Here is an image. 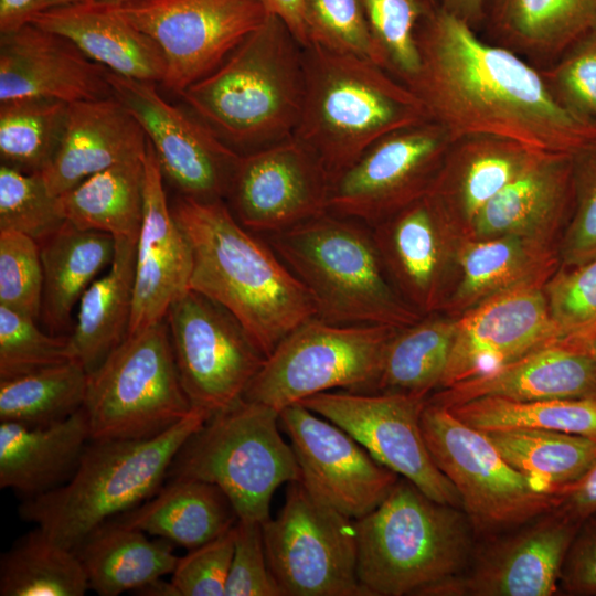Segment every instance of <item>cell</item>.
<instances>
[{
	"mask_svg": "<svg viewBox=\"0 0 596 596\" xmlns=\"http://www.w3.org/2000/svg\"><path fill=\"white\" fill-rule=\"evenodd\" d=\"M136 593L146 596H178V593L171 581L166 582L162 579V577L140 587L136 590Z\"/></svg>",
	"mask_w": 596,
	"mask_h": 596,
	"instance_id": "obj_59",
	"label": "cell"
},
{
	"mask_svg": "<svg viewBox=\"0 0 596 596\" xmlns=\"http://www.w3.org/2000/svg\"><path fill=\"white\" fill-rule=\"evenodd\" d=\"M166 321L191 408L211 417L242 400L266 360L243 324L192 289L170 306Z\"/></svg>",
	"mask_w": 596,
	"mask_h": 596,
	"instance_id": "obj_13",
	"label": "cell"
},
{
	"mask_svg": "<svg viewBox=\"0 0 596 596\" xmlns=\"http://www.w3.org/2000/svg\"><path fill=\"white\" fill-rule=\"evenodd\" d=\"M556 342L544 287L497 297L457 319L439 389L489 373Z\"/></svg>",
	"mask_w": 596,
	"mask_h": 596,
	"instance_id": "obj_21",
	"label": "cell"
},
{
	"mask_svg": "<svg viewBox=\"0 0 596 596\" xmlns=\"http://www.w3.org/2000/svg\"><path fill=\"white\" fill-rule=\"evenodd\" d=\"M581 528L556 512L543 514L491 546L468 575L432 585L419 595H553L566 554Z\"/></svg>",
	"mask_w": 596,
	"mask_h": 596,
	"instance_id": "obj_22",
	"label": "cell"
},
{
	"mask_svg": "<svg viewBox=\"0 0 596 596\" xmlns=\"http://www.w3.org/2000/svg\"><path fill=\"white\" fill-rule=\"evenodd\" d=\"M447 408L482 432L541 428L596 439V394L535 402L482 397Z\"/></svg>",
	"mask_w": 596,
	"mask_h": 596,
	"instance_id": "obj_42",
	"label": "cell"
},
{
	"mask_svg": "<svg viewBox=\"0 0 596 596\" xmlns=\"http://www.w3.org/2000/svg\"><path fill=\"white\" fill-rule=\"evenodd\" d=\"M88 589L76 552L36 526L0 557L1 596H83Z\"/></svg>",
	"mask_w": 596,
	"mask_h": 596,
	"instance_id": "obj_40",
	"label": "cell"
},
{
	"mask_svg": "<svg viewBox=\"0 0 596 596\" xmlns=\"http://www.w3.org/2000/svg\"><path fill=\"white\" fill-rule=\"evenodd\" d=\"M233 550L232 529L179 557L170 579L178 596H225Z\"/></svg>",
	"mask_w": 596,
	"mask_h": 596,
	"instance_id": "obj_53",
	"label": "cell"
},
{
	"mask_svg": "<svg viewBox=\"0 0 596 596\" xmlns=\"http://www.w3.org/2000/svg\"><path fill=\"white\" fill-rule=\"evenodd\" d=\"M70 104L44 98L0 103L1 164L28 173H41L62 142Z\"/></svg>",
	"mask_w": 596,
	"mask_h": 596,
	"instance_id": "obj_43",
	"label": "cell"
},
{
	"mask_svg": "<svg viewBox=\"0 0 596 596\" xmlns=\"http://www.w3.org/2000/svg\"><path fill=\"white\" fill-rule=\"evenodd\" d=\"M490 0H439L438 7L477 30L486 21Z\"/></svg>",
	"mask_w": 596,
	"mask_h": 596,
	"instance_id": "obj_58",
	"label": "cell"
},
{
	"mask_svg": "<svg viewBox=\"0 0 596 596\" xmlns=\"http://www.w3.org/2000/svg\"><path fill=\"white\" fill-rule=\"evenodd\" d=\"M471 522L409 480L355 520L358 578L368 596L418 595L457 576L471 553Z\"/></svg>",
	"mask_w": 596,
	"mask_h": 596,
	"instance_id": "obj_7",
	"label": "cell"
},
{
	"mask_svg": "<svg viewBox=\"0 0 596 596\" xmlns=\"http://www.w3.org/2000/svg\"><path fill=\"white\" fill-rule=\"evenodd\" d=\"M590 351L594 354V356L596 358V339L590 344Z\"/></svg>",
	"mask_w": 596,
	"mask_h": 596,
	"instance_id": "obj_62",
	"label": "cell"
},
{
	"mask_svg": "<svg viewBox=\"0 0 596 596\" xmlns=\"http://www.w3.org/2000/svg\"><path fill=\"white\" fill-rule=\"evenodd\" d=\"M457 319L441 312L400 328L390 340L379 376L369 393L422 398L439 389L454 345Z\"/></svg>",
	"mask_w": 596,
	"mask_h": 596,
	"instance_id": "obj_38",
	"label": "cell"
},
{
	"mask_svg": "<svg viewBox=\"0 0 596 596\" xmlns=\"http://www.w3.org/2000/svg\"><path fill=\"white\" fill-rule=\"evenodd\" d=\"M43 267L41 316L52 333L70 326L74 306L95 276L110 265L115 238L103 232L83 230L68 221L40 244Z\"/></svg>",
	"mask_w": 596,
	"mask_h": 596,
	"instance_id": "obj_36",
	"label": "cell"
},
{
	"mask_svg": "<svg viewBox=\"0 0 596 596\" xmlns=\"http://www.w3.org/2000/svg\"><path fill=\"white\" fill-rule=\"evenodd\" d=\"M596 394L589 348L556 342L489 373L439 389L428 400L446 407L482 397L535 402Z\"/></svg>",
	"mask_w": 596,
	"mask_h": 596,
	"instance_id": "obj_26",
	"label": "cell"
},
{
	"mask_svg": "<svg viewBox=\"0 0 596 596\" xmlns=\"http://www.w3.org/2000/svg\"><path fill=\"white\" fill-rule=\"evenodd\" d=\"M171 211L192 247L190 288L230 311L266 358L288 333L316 317L304 284L268 242L235 219L224 200L180 195Z\"/></svg>",
	"mask_w": 596,
	"mask_h": 596,
	"instance_id": "obj_2",
	"label": "cell"
},
{
	"mask_svg": "<svg viewBox=\"0 0 596 596\" xmlns=\"http://www.w3.org/2000/svg\"><path fill=\"white\" fill-rule=\"evenodd\" d=\"M327 212L268 243L309 291L316 317L337 324L411 326L424 316L393 285L372 228Z\"/></svg>",
	"mask_w": 596,
	"mask_h": 596,
	"instance_id": "obj_6",
	"label": "cell"
},
{
	"mask_svg": "<svg viewBox=\"0 0 596 596\" xmlns=\"http://www.w3.org/2000/svg\"><path fill=\"white\" fill-rule=\"evenodd\" d=\"M108 81L114 96L143 129L163 178L180 195L205 202L225 200L241 153L188 108L167 102L156 83L111 72Z\"/></svg>",
	"mask_w": 596,
	"mask_h": 596,
	"instance_id": "obj_16",
	"label": "cell"
},
{
	"mask_svg": "<svg viewBox=\"0 0 596 596\" xmlns=\"http://www.w3.org/2000/svg\"><path fill=\"white\" fill-rule=\"evenodd\" d=\"M84 1L88 0H41L36 12Z\"/></svg>",
	"mask_w": 596,
	"mask_h": 596,
	"instance_id": "obj_60",
	"label": "cell"
},
{
	"mask_svg": "<svg viewBox=\"0 0 596 596\" xmlns=\"http://www.w3.org/2000/svg\"><path fill=\"white\" fill-rule=\"evenodd\" d=\"M279 424L297 458L300 482L354 520L373 511L400 479L343 428L300 403L281 409Z\"/></svg>",
	"mask_w": 596,
	"mask_h": 596,
	"instance_id": "obj_19",
	"label": "cell"
},
{
	"mask_svg": "<svg viewBox=\"0 0 596 596\" xmlns=\"http://www.w3.org/2000/svg\"><path fill=\"white\" fill-rule=\"evenodd\" d=\"M433 1H434L435 3H437V4H438V2H439V0H433Z\"/></svg>",
	"mask_w": 596,
	"mask_h": 596,
	"instance_id": "obj_63",
	"label": "cell"
},
{
	"mask_svg": "<svg viewBox=\"0 0 596 596\" xmlns=\"http://www.w3.org/2000/svg\"><path fill=\"white\" fill-rule=\"evenodd\" d=\"M560 263V245L555 243L518 235L466 236L455 286L440 312L458 319L497 297L544 287Z\"/></svg>",
	"mask_w": 596,
	"mask_h": 596,
	"instance_id": "obj_25",
	"label": "cell"
},
{
	"mask_svg": "<svg viewBox=\"0 0 596 596\" xmlns=\"http://www.w3.org/2000/svg\"><path fill=\"white\" fill-rule=\"evenodd\" d=\"M305 95L294 137L331 180L385 135L429 119L415 93L371 60L304 47Z\"/></svg>",
	"mask_w": 596,
	"mask_h": 596,
	"instance_id": "obj_4",
	"label": "cell"
},
{
	"mask_svg": "<svg viewBox=\"0 0 596 596\" xmlns=\"http://www.w3.org/2000/svg\"><path fill=\"white\" fill-rule=\"evenodd\" d=\"M279 427L277 409L242 398L209 417L184 441L166 480L213 483L228 497L240 519L263 523L277 488L301 479Z\"/></svg>",
	"mask_w": 596,
	"mask_h": 596,
	"instance_id": "obj_8",
	"label": "cell"
},
{
	"mask_svg": "<svg viewBox=\"0 0 596 596\" xmlns=\"http://www.w3.org/2000/svg\"><path fill=\"white\" fill-rule=\"evenodd\" d=\"M42 297L39 243L20 232L0 230V305L38 320Z\"/></svg>",
	"mask_w": 596,
	"mask_h": 596,
	"instance_id": "obj_49",
	"label": "cell"
},
{
	"mask_svg": "<svg viewBox=\"0 0 596 596\" xmlns=\"http://www.w3.org/2000/svg\"><path fill=\"white\" fill-rule=\"evenodd\" d=\"M110 9L157 43L161 84L177 95L215 71L269 14L260 0H136Z\"/></svg>",
	"mask_w": 596,
	"mask_h": 596,
	"instance_id": "obj_14",
	"label": "cell"
},
{
	"mask_svg": "<svg viewBox=\"0 0 596 596\" xmlns=\"http://www.w3.org/2000/svg\"><path fill=\"white\" fill-rule=\"evenodd\" d=\"M74 551L89 589L99 596L136 592L171 574L179 558L168 541L150 540L143 531L115 520L92 532Z\"/></svg>",
	"mask_w": 596,
	"mask_h": 596,
	"instance_id": "obj_35",
	"label": "cell"
},
{
	"mask_svg": "<svg viewBox=\"0 0 596 596\" xmlns=\"http://www.w3.org/2000/svg\"><path fill=\"white\" fill-rule=\"evenodd\" d=\"M398 329L337 324L312 317L288 333L266 358L243 398L280 412L332 389L369 393L386 347Z\"/></svg>",
	"mask_w": 596,
	"mask_h": 596,
	"instance_id": "obj_10",
	"label": "cell"
},
{
	"mask_svg": "<svg viewBox=\"0 0 596 596\" xmlns=\"http://www.w3.org/2000/svg\"><path fill=\"white\" fill-rule=\"evenodd\" d=\"M65 221L60 196L51 193L41 173L0 166V230L20 232L40 244Z\"/></svg>",
	"mask_w": 596,
	"mask_h": 596,
	"instance_id": "obj_45",
	"label": "cell"
},
{
	"mask_svg": "<svg viewBox=\"0 0 596 596\" xmlns=\"http://www.w3.org/2000/svg\"><path fill=\"white\" fill-rule=\"evenodd\" d=\"M269 14L279 18L290 30L301 46L309 45L304 18V0H260Z\"/></svg>",
	"mask_w": 596,
	"mask_h": 596,
	"instance_id": "obj_56",
	"label": "cell"
},
{
	"mask_svg": "<svg viewBox=\"0 0 596 596\" xmlns=\"http://www.w3.org/2000/svg\"><path fill=\"white\" fill-rule=\"evenodd\" d=\"M573 156L544 153L491 199L467 237L518 235L560 245L573 206Z\"/></svg>",
	"mask_w": 596,
	"mask_h": 596,
	"instance_id": "obj_27",
	"label": "cell"
},
{
	"mask_svg": "<svg viewBox=\"0 0 596 596\" xmlns=\"http://www.w3.org/2000/svg\"><path fill=\"white\" fill-rule=\"evenodd\" d=\"M97 6L107 7V8H116L120 7L125 3L136 1V0H88Z\"/></svg>",
	"mask_w": 596,
	"mask_h": 596,
	"instance_id": "obj_61",
	"label": "cell"
},
{
	"mask_svg": "<svg viewBox=\"0 0 596 596\" xmlns=\"http://www.w3.org/2000/svg\"><path fill=\"white\" fill-rule=\"evenodd\" d=\"M560 342L589 348L596 339V257L562 268L544 286Z\"/></svg>",
	"mask_w": 596,
	"mask_h": 596,
	"instance_id": "obj_46",
	"label": "cell"
},
{
	"mask_svg": "<svg viewBox=\"0 0 596 596\" xmlns=\"http://www.w3.org/2000/svg\"><path fill=\"white\" fill-rule=\"evenodd\" d=\"M108 73L67 39L31 22L0 33V103L107 98L114 96Z\"/></svg>",
	"mask_w": 596,
	"mask_h": 596,
	"instance_id": "obj_24",
	"label": "cell"
},
{
	"mask_svg": "<svg viewBox=\"0 0 596 596\" xmlns=\"http://www.w3.org/2000/svg\"><path fill=\"white\" fill-rule=\"evenodd\" d=\"M147 141L138 120L115 96L75 102L60 148L41 174L51 193L61 195L114 164L142 158Z\"/></svg>",
	"mask_w": 596,
	"mask_h": 596,
	"instance_id": "obj_28",
	"label": "cell"
},
{
	"mask_svg": "<svg viewBox=\"0 0 596 596\" xmlns=\"http://www.w3.org/2000/svg\"><path fill=\"white\" fill-rule=\"evenodd\" d=\"M35 321L0 305V380L74 360L70 336L46 334Z\"/></svg>",
	"mask_w": 596,
	"mask_h": 596,
	"instance_id": "obj_47",
	"label": "cell"
},
{
	"mask_svg": "<svg viewBox=\"0 0 596 596\" xmlns=\"http://www.w3.org/2000/svg\"><path fill=\"white\" fill-rule=\"evenodd\" d=\"M30 22L67 39L114 74L156 84L164 78L157 43L110 8L84 1L39 11Z\"/></svg>",
	"mask_w": 596,
	"mask_h": 596,
	"instance_id": "obj_31",
	"label": "cell"
},
{
	"mask_svg": "<svg viewBox=\"0 0 596 596\" xmlns=\"http://www.w3.org/2000/svg\"><path fill=\"white\" fill-rule=\"evenodd\" d=\"M238 519L217 486L196 479H169L155 496L115 521L192 550L227 533Z\"/></svg>",
	"mask_w": 596,
	"mask_h": 596,
	"instance_id": "obj_32",
	"label": "cell"
},
{
	"mask_svg": "<svg viewBox=\"0 0 596 596\" xmlns=\"http://www.w3.org/2000/svg\"><path fill=\"white\" fill-rule=\"evenodd\" d=\"M502 457L542 491L556 493L596 461V439L541 428L485 432Z\"/></svg>",
	"mask_w": 596,
	"mask_h": 596,
	"instance_id": "obj_39",
	"label": "cell"
},
{
	"mask_svg": "<svg viewBox=\"0 0 596 596\" xmlns=\"http://www.w3.org/2000/svg\"><path fill=\"white\" fill-rule=\"evenodd\" d=\"M379 65L406 84L419 68L418 25L438 4L433 0H360Z\"/></svg>",
	"mask_w": 596,
	"mask_h": 596,
	"instance_id": "obj_44",
	"label": "cell"
},
{
	"mask_svg": "<svg viewBox=\"0 0 596 596\" xmlns=\"http://www.w3.org/2000/svg\"><path fill=\"white\" fill-rule=\"evenodd\" d=\"M371 228L404 300L423 316L440 312L455 286L466 237L440 202L428 193Z\"/></svg>",
	"mask_w": 596,
	"mask_h": 596,
	"instance_id": "obj_20",
	"label": "cell"
},
{
	"mask_svg": "<svg viewBox=\"0 0 596 596\" xmlns=\"http://www.w3.org/2000/svg\"><path fill=\"white\" fill-rule=\"evenodd\" d=\"M416 41L419 68L406 85L453 141L488 135L571 156L596 143V126L564 109L539 68L439 7L423 19Z\"/></svg>",
	"mask_w": 596,
	"mask_h": 596,
	"instance_id": "obj_1",
	"label": "cell"
},
{
	"mask_svg": "<svg viewBox=\"0 0 596 596\" xmlns=\"http://www.w3.org/2000/svg\"><path fill=\"white\" fill-rule=\"evenodd\" d=\"M560 584L570 594L596 595V526L577 532L563 563Z\"/></svg>",
	"mask_w": 596,
	"mask_h": 596,
	"instance_id": "obj_54",
	"label": "cell"
},
{
	"mask_svg": "<svg viewBox=\"0 0 596 596\" xmlns=\"http://www.w3.org/2000/svg\"><path fill=\"white\" fill-rule=\"evenodd\" d=\"M486 21L496 44L551 64L596 32V0H490Z\"/></svg>",
	"mask_w": 596,
	"mask_h": 596,
	"instance_id": "obj_33",
	"label": "cell"
},
{
	"mask_svg": "<svg viewBox=\"0 0 596 596\" xmlns=\"http://www.w3.org/2000/svg\"><path fill=\"white\" fill-rule=\"evenodd\" d=\"M555 494L557 504L553 512L583 526L596 514V461L579 480Z\"/></svg>",
	"mask_w": 596,
	"mask_h": 596,
	"instance_id": "obj_55",
	"label": "cell"
},
{
	"mask_svg": "<svg viewBox=\"0 0 596 596\" xmlns=\"http://www.w3.org/2000/svg\"><path fill=\"white\" fill-rule=\"evenodd\" d=\"M304 18L309 45L379 64L360 0H304Z\"/></svg>",
	"mask_w": 596,
	"mask_h": 596,
	"instance_id": "obj_48",
	"label": "cell"
},
{
	"mask_svg": "<svg viewBox=\"0 0 596 596\" xmlns=\"http://www.w3.org/2000/svg\"><path fill=\"white\" fill-rule=\"evenodd\" d=\"M554 99L576 118L596 126V32L539 68Z\"/></svg>",
	"mask_w": 596,
	"mask_h": 596,
	"instance_id": "obj_50",
	"label": "cell"
},
{
	"mask_svg": "<svg viewBox=\"0 0 596 596\" xmlns=\"http://www.w3.org/2000/svg\"><path fill=\"white\" fill-rule=\"evenodd\" d=\"M543 155L505 138L461 137L451 142L429 194L467 236L480 210Z\"/></svg>",
	"mask_w": 596,
	"mask_h": 596,
	"instance_id": "obj_29",
	"label": "cell"
},
{
	"mask_svg": "<svg viewBox=\"0 0 596 596\" xmlns=\"http://www.w3.org/2000/svg\"><path fill=\"white\" fill-rule=\"evenodd\" d=\"M142 224L136 247L134 302L127 334L166 319L170 306L190 288L193 254L174 219L156 152L147 141Z\"/></svg>",
	"mask_w": 596,
	"mask_h": 596,
	"instance_id": "obj_23",
	"label": "cell"
},
{
	"mask_svg": "<svg viewBox=\"0 0 596 596\" xmlns=\"http://www.w3.org/2000/svg\"><path fill=\"white\" fill-rule=\"evenodd\" d=\"M451 142L432 119L385 135L333 179L329 211L376 225L430 192Z\"/></svg>",
	"mask_w": 596,
	"mask_h": 596,
	"instance_id": "obj_15",
	"label": "cell"
},
{
	"mask_svg": "<svg viewBox=\"0 0 596 596\" xmlns=\"http://www.w3.org/2000/svg\"><path fill=\"white\" fill-rule=\"evenodd\" d=\"M108 272L94 280L78 302L70 343L74 360L94 371L126 338L134 302L137 241L115 240Z\"/></svg>",
	"mask_w": 596,
	"mask_h": 596,
	"instance_id": "obj_34",
	"label": "cell"
},
{
	"mask_svg": "<svg viewBox=\"0 0 596 596\" xmlns=\"http://www.w3.org/2000/svg\"><path fill=\"white\" fill-rule=\"evenodd\" d=\"M41 0H0V33H7L30 22Z\"/></svg>",
	"mask_w": 596,
	"mask_h": 596,
	"instance_id": "obj_57",
	"label": "cell"
},
{
	"mask_svg": "<svg viewBox=\"0 0 596 596\" xmlns=\"http://www.w3.org/2000/svg\"><path fill=\"white\" fill-rule=\"evenodd\" d=\"M421 428L438 469L456 488L472 526L482 532L523 525L552 512L557 496L514 469L489 436L428 398Z\"/></svg>",
	"mask_w": 596,
	"mask_h": 596,
	"instance_id": "obj_11",
	"label": "cell"
},
{
	"mask_svg": "<svg viewBox=\"0 0 596 596\" xmlns=\"http://www.w3.org/2000/svg\"><path fill=\"white\" fill-rule=\"evenodd\" d=\"M305 95L304 46L268 14L211 74L179 96L238 153L294 136Z\"/></svg>",
	"mask_w": 596,
	"mask_h": 596,
	"instance_id": "obj_3",
	"label": "cell"
},
{
	"mask_svg": "<svg viewBox=\"0 0 596 596\" xmlns=\"http://www.w3.org/2000/svg\"><path fill=\"white\" fill-rule=\"evenodd\" d=\"M427 398L397 393L322 392L300 404L343 428L379 462L433 500L461 507L460 497L434 462L421 414Z\"/></svg>",
	"mask_w": 596,
	"mask_h": 596,
	"instance_id": "obj_17",
	"label": "cell"
},
{
	"mask_svg": "<svg viewBox=\"0 0 596 596\" xmlns=\"http://www.w3.org/2000/svg\"><path fill=\"white\" fill-rule=\"evenodd\" d=\"M84 408L93 439L153 437L192 411L166 319L127 334L88 373Z\"/></svg>",
	"mask_w": 596,
	"mask_h": 596,
	"instance_id": "obj_9",
	"label": "cell"
},
{
	"mask_svg": "<svg viewBox=\"0 0 596 596\" xmlns=\"http://www.w3.org/2000/svg\"><path fill=\"white\" fill-rule=\"evenodd\" d=\"M225 596H284L268 564L262 523L238 519Z\"/></svg>",
	"mask_w": 596,
	"mask_h": 596,
	"instance_id": "obj_52",
	"label": "cell"
},
{
	"mask_svg": "<svg viewBox=\"0 0 596 596\" xmlns=\"http://www.w3.org/2000/svg\"><path fill=\"white\" fill-rule=\"evenodd\" d=\"M262 530L284 596H368L358 578L355 520L300 481L288 483L283 508Z\"/></svg>",
	"mask_w": 596,
	"mask_h": 596,
	"instance_id": "obj_12",
	"label": "cell"
},
{
	"mask_svg": "<svg viewBox=\"0 0 596 596\" xmlns=\"http://www.w3.org/2000/svg\"><path fill=\"white\" fill-rule=\"evenodd\" d=\"M332 180L294 136L240 157L225 200L253 233L283 232L329 212Z\"/></svg>",
	"mask_w": 596,
	"mask_h": 596,
	"instance_id": "obj_18",
	"label": "cell"
},
{
	"mask_svg": "<svg viewBox=\"0 0 596 596\" xmlns=\"http://www.w3.org/2000/svg\"><path fill=\"white\" fill-rule=\"evenodd\" d=\"M209 417L192 408L153 437L92 438L73 477L58 488L23 499L20 518L75 550L99 526L155 496L178 450Z\"/></svg>",
	"mask_w": 596,
	"mask_h": 596,
	"instance_id": "obj_5",
	"label": "cell"
},
{
	"mask_svg": "<svg viewBox=\"0 0 596 596\" xmlns=\"http://www.w3.org/2000/svg\"><path fill=\"white\" fill-rule=\"evenodd\" d=\"M146 153V152H145ZM143 157L99 171L60 196L66 221L83 228L138 241L145 206Z\"/></svg>",
	"mask_w": 596,
	"mask_h": 596,
	"instance_id": "obj_37",
	"label": "cell"
},
{
	"mask_svg": "<svg viewBox=\"0 0 596 596\" xmlns=\"http://www.w3.org/2000/svg\"><path fill=\"white\" fill-rule=\"evenodd\" d=\"M88 373L76 360L0 380V422L45 425L84 407Z\"/></svg>",
	"mask_w": 596,
	"mask_h": 596,
	"instance_id": "obj_41",
	"label": "cell"
},
{
	"mask_svg": "<svg viewBox=\"0 0 596 596\" xmlns=\"http://www.w3.org/2000/svg\"><path fill=\"white\" fill-rule=\"evenodd\" d=\"M91 439L84 407L45 425L0 422V488L28 499L63 486Z\"/></svg>",
	"mask_w": 596,
	"mask_h": 596,
	"instance_id": "obj_30",
	"label": "cell"
},
{
	"mask_svg": "<svg viewBox=\"0 0 596 596\" xmlns=\"http://www.w3.org/2000/svg\"><path fill=\"white\" fill-rule=\"evenodd\" d=\"M573 206L560 241V267L596 257V143L573 156Z\"/></svg>",
	"mask_w": 596,
	"mask_h": 596,
	"instance_id": "obj_51",
	"label": "cell"
}]
</instances>
